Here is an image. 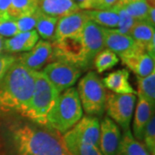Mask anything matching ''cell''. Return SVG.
Segmentation results:
<instances>
[{
  "instance_id": "cell-22",
  "label": "cell",
  "mask_w": 155,
  "mask_h": 155,
  "mask_svg": "<svg viewBox=\"0 0 155 155\" xmlns=\"http://www.w3.org/2000/svg\"><path fill=\"white\" fill-rule=\"evenodd\" d=\"M118 155H151L141 141L133 136L131 130L123 131Z\"/></svg>"
},
{
  "instance_id": "cell-33",
  "label": "cell",
  "mask_w": 155,
  "mask_h": 155,
  "mask_svg": "<svg viewBox=\"0 0 155 155\" xmlns=\"http://www.w3.org/2000/svg\"><path fill=\"white\" fill-rule=\"evenodd\" d=\"M16 60L17 56L11 54H0V82Z\"/></svg>"
},
{
  "instance_id": "cell-6",
  "label": "cell",
  "mask_w": 155,
  "mask_h": 155,
  "mask_svg": "<svg viewBox=\"0 0 155 155\" xmlns=\"http://www.w3.org/2000/svg\"><path fill=\"white\" fill-rule=\"evenodd\" d=\"M53 46V61H64L80 68L82 71L88 69L85 60V52L81 34L67 38L54 41Z\"/></svg>"
},
{
  "instance_id": "cell-9",
  "label": "cell",
  "mask_w": 155,
  "mask_h": 155,
  "mask_svg": "<svg viewBox=\"0 0 155 155\" xmlns=\"http://www.w3.org/2000/svg\"><path fill=\"white\" fill-rule=\"evenodd\" d=\"M81 37L84 47L85 60L91 67L96 55L105 48L104 27L89 20L81 32Z\"/></svg>"
},
{
  "instance_id": "cell-30",
  "label": "cell",
  "mask_w": 155,
  "mask_h": 155,
  "mask_svg": "<svg viewBox=\"0 0 155 155\" xmlns=\"http://www.w3.org/2000/svg\"><path fill=\"white\" fill-rule=\"evenodd\" d=\"M142 141L145 147L151 155H155V116L151 117L145 127Z\"/></svg>"
},
{
  "instance_id": "cell-18",
  "label": "cell",
  "mask_w": 155,
  "mask_h": 155,
  "mask_svg": "<svg viewBox=\"0 0 155 155\" xmlns=\"http://www.w3.org/2000/svg\"><path fill=\"white\" fill-rule=\"evenodd\" d=\"M129 71L123 68L106 75L102 80L105 88L116 94H134L136 91L129 84Z\"/></svg>"
},
{
  "instance_id": "cell-4",
  "label": "cell",
  "mask_w": 155,
  "mask_h": 155,
  "mask_svg": "<svg viewBox=\"0 0 155 155\" xmlns=\"http://www.w3.org/2000/svg\"><path fill=\"white\" fill-rule=\"evenodd\" d=\"M82 116L83 110L77 90L70 87L59 95L47 116V125L62 134L70 130Z\"/></svg>"
},
{
  "instance_id": "cell-25",
  "label": "cell",
  "mask_w": 155,
  "mask_h": 155,
  "mask_svg": "<svg viewBox=\"0 0 155 155\" xmlns=\"http://www.w3.org/2000/svg\"><path fill=\"white\" fill-rule=\"evenodd\" d=\"M137 77V76H136ZM138 97H142L154 109L155 105V71L147 77H137Z\"/></svg>"
},
{
  "instance_id": "cell-8",
  "label": "cell",
  "mask_w": 155,
  "mask_h": 155,
  "mask_svg": "<svg viewBox=\"0 0 155 155\" xmlns=\"http://www.w3.org/2000/svg\"><path fill=\"white\" fill-rule=\"evenodd\" d=\"M41 72L61 94L77 82L82 70L70 63L54 61L48 64Z\"/></svg>"
},
{
  "instance_id": "cell-34",
  "label": "cell",
  "mask_w": 155,
  "mask_h": 155,
  "mask_svg": "<svg viewBox=\"0 0 155 155\" xmlns=\"http://www.w3.org/2000/svg\"><path fill=\"white\" fill-rule=\"evenodd\" d=\"M121 0H95L94 10H110L120 3Z\"/></svg>"
},
{
  "instance_id": "cell-13",
  "label": "cell",
  "mask_w": 155,
  "mask_h": 155,
  "mask_svg": "<svg viewBox=\"0 0 155 155\" xmlns=\"http://www.w3.org/2000/svg\"><path fill=\"white\" fill-rule=\"evenodd\" d=\"M89 21L85 11H78L58 19L54 41L80 35L84 25Z\"/></svg>"
},
{
  "instance_id": "cell-15",
  "label": "cell",
  "mask_w": 155,
  "mask_h": 155,
  "mask_svg": "<svg viewBox=\"0 0 155 155\" xmlns=\"http://www.w3.org/2000/svg\"><path fill=\"white\" fill-rule=\"evenodd\" d=\"M129 35L139 48L146 51L153 58H155V30L153 26L146 21H136Z\"/></svg>"
},
{
  "instance_id": "cell-16",
  "label": "cell",
  "mask_w": 155,
  "mask_h": 155,
  "mask_svg": "<svg viewBox=\"0 0 155 155\" xmlns=\"http://www.w3.org/2000/svg\"><path fill=\"white\" fill-rule=\"evenodd\" d=\"M120 58L122 63L137 77H147L155 71V58L146 51H140Z\"/></svg>"
},
{
  "instance_id": "cell-27",
  "label": "cell",
  "mask_w": 155,
  "mask_h": 155,
  "mask_svg": "<svg viewBox=\"0 0 155 155\" xmlns=\"http://www.w3.org/2000/svg\"><path fill=\"white\" fill-rule=\"evenodd\" d=\"M119 62V59L115 53H113L110 49H103L99 52L93 60L96 71L98 73H103L107 70L116 66Z\"/></svg>"
},
{
  "instance_id": "cell-10",
  "label": "cell",
  "mask_w": 155,
  "mask_h": 155,
  "mask_svg": "<svg viewBox=\"0 0 155 155\" xmlns=\"http://www.w3.org/2000/svg\"><path fill=\"white\" fill-rule=\"evenodd\" d=\"M122 134L119 126L110 117H104L100 122L99 147L103 155H118Z\"/></svg>"
},
{
  "instance_id": "cell-26",
  "label": "cell",
  "mask_w": 155,
  "mask_h": 155,
  "mask_svg": "<svg viewBox=\"0 0 155 155\" xmlns=\"http://www.w3.org/2000/svg\"><path fill=\"white\" fill-rule=\"evenodd\" d=\"M38 0H11L9 15L11 19L30 15L38 10Z\"/></svg>"
},
{
  "instance_id": "cell-24",
  "label": "cell",
  "mask_w": 155,
  "mask_h": 155,
  "mask_svg": "<svg viewBox=\"0 0 155 155\" xmlns=\"http://www.w3.org/2000/svg\"><path fill=\"white\" fill-rule=\"evenodd\" d=\"M58 19L59 18L48 16L41 11L36 26H35L36 32L38 33L40 36H41V38L44 39L45 41L53 42L54 41L56 25H57Z\"/></svg>"
},
{
  "instance_id": "cell-14",
  "label": "cell",
  "mask_w": 155,
  "mask_h": 155,
  "mask_svg": "<svg viewBox=\"0 0 155 155\" xmlns=\"http://www.w3.org/2000/svg\"><path fill=\"white\" fill-rule=\"evenodd\" d=\"M69 131L81 142L98 147L100 134L98 118L84 116Z\"/></svg>"
},
{
  "instance_id": "cell-7",
  "label": "cell",
  "mask_w": 155,
  "mask_h": 155,
  "mask_svg": "<svg viewBox=\"0 0 155 155\" xmlns=\"http://www.w3.org/2000/svg\"><path fill=\"white\" fill-rule=\"evenodd\" d=\"M135 102L136 96L134 94L107 93L105 110L108 117L117 123L123 131L130 129Z\"/></svg>"
},
{
  "instance_id": "cell-20",
  "label": "cell",
  "mask_w": 155,
  "mask_h": 155,
  "mask_svg": "<svg viewBox=\"0 0 155 155\" xmlns=\"http://www.w3.org/2000/svg\"><path fill=\"white\" fill-rule=\"evenodd\" d=\"M153 112L154 109L146 100L139 97L133 122V136L139 141L142 142L145 127L154 115Z\"/></svg>"
},
{
  "instance_id": "cell-23",
  "label": "cell",
  "mask_w": 155,
  "mask_h": 155,
  "mask_svg": "<svg viewBox=\"0 0 155 155\" xmlns=\"http://www.w3.org/2000/svg\"><path fill=\"white\" fill-rule=\"evenodd\" d=\"M85 11L89 20L104 28H115L118 26L119 16L113 8L110 10H88Z\"/></svg>"
},
{
  "instance_id": "cell-31",
  "label": "cell",
  "mask_w": 155,
  "mask_h": 155,
  "mask_svg": "<svg viewBox=\"0 0 155 155\" xmlns=\"http://www.w3.org/2000/svg\"><path fill=\"white\" fill-rule=\"evenodd\" d=\"M40 13H41V11H40V9H38L35 12H34L30 15L17 19L16 22H17V28H18L19 33L33 30L36 26Z\"/></svg>"
},
{
  "instance_id": "cell-12",
  "label": "cell",
  "mask_w": 155,
  "mask_h": 155,
  "mask_svg": "<svg viewBox=\"0 0 155 155\" xmlns=\"http://www.w3.org/2000/svg\"><path fill=\"white\" fill-rule=\"evenodd\" d=\"M104 46L120 57L131 54L136 52L144 51L139 48L133 38L119 32L117 29L104 28Z\"/></svg>"
},
{
  "instance_id": "cell-1",
  "label": "cell",
  "mask_w": 155,
  "mask_h": 155,
  "mask_svg": "<svg viewBox=\"0 0 155 155\" xmlns=\"http://www.w3.org/2000/svg\"><path fill=\"white\" fill-rule=\"evenodd\" d=\"M0 155H71L54 128L21 116L11 119L0 131Z\"/></svg>"
},
{
  "instance_id": "cell-29",
  "label": "cell",
  "mask_w": 155,
  "mask_h": 155,
  "mask_svg": "<svg viewBox=\"0 0 155 155\" xmlns=\"http://www.w3.org/2000/svg\"><path fill=\"white\" fill-rule=\"evenodd\" d=\"M113 9L116 10L118 16H119V22H118V26H117V30L122 34L129 35V33L134 25V23L136 22V20H134L131 16H129L127 13V11H125L122 7V5L119 4L116 5Z\"/></svg>"
},
{
  "instance_id": "cell-28",
  "label": "cell",
  "mask_w": 155,
  "mask_h": 155,
  "mask_svg": "<svg viewBox=\"0 0 155 155\" xmlns=\"http://www.w3.org/2000/svg\"><path fill=\"white\" fill-rule=\"evenodd\" d=\"M127 13L136 21H147L151 6L147 0H138L126 4H119Z\"/></svg>"
},
{
  "instance_id": "cell-38",
  "label": "cell",
  "mask_w": 155,
  "mask_h": 155,
  "mask_svg": "<svg viewBox=\"0 0 155 155\" xmlns=\"http://www.w3.org/2000/svg\"><path fill=\"white\" fill-rule=\"evenodd\" d=\"M134 1H138V0H121L119 4H126V3H129V2H134Z\"/></svg>"
},
{
  "instance_id": "cell-17",
  "label": "cell",
  "mask_w": 155,
  "mask_h": 155,
  "mask_svg": "<svg viewBox=\"0 0 155 155\" xmlns=\"http://www.w3.org/2000/svg\"><path fill=\"white\" fill-rule=\"evenodd\" d=\"M39 41V35L36 30L18 33L16 35L5 39L4 50L8 54L28 52L33 48Z\"/></svg>"
},
{
  "instance_id": "cell-11",
  "label": "cell",
  "mask_w": 155,
  "mask_h": 155,
  "mask_svg": "<svg viewBox=\"0 0 155 155\" xmlns=\"http://www.w3.org/2000/svg\"><path fill=\"white\" fill-rule=\"evenodd\" d=\"M53 46L48 41H38L30 51L17 56V60L33 71H38L52 61Z\"/></svg>"
},
{
  "instance_id": "cell-37",
  "label": "cell",
  "mask_w": 155,
  "mask_h": 155,
  "mask_svg": "<svg viewBox=\"0 0 155 155\" xmlns=\"http://www.w3.org/2000/svg\"><path fill=\"white\" fill-rule=\"evenodd\" d=\"M4 41H5V39L3 36L0 35V54H2V52L4 51Z\"/></svg>"
},
{
  "instance_id": "cell-2",
  "label": "cell",
  "mask_w": 155,
  "mask_h": 155,
  "mask_svg": "<svg viewBox=\"0 0 155 155\" xmlns=\"http://www.w3.org/2000/svg\"><path fill=\"white\" fill-rule=\"evenodd\" d=\"M35 78L36 71L16 60L0 82L1 114H19L33 93Z\"/></svg>"
},
{
  "instance_id": "cell-3",
  "label": "cell",
  "mask_w": 155,
  "mask_h": 155,
  "mask_svg": "<svg viewBox=\"0 0 155 155\" xmlns=\"http://www.w3.org/2000/svg\"><path fill=\"white\" fill-rule=\"evenodd\" d=\"M59 91L48 80L41 72H36L33 93L19 115L31 122L47 125V116L56 99Z\"/></svg>"
},
{
  "instance_id": "cell-5",
  "label": "cell",
  "mask_w": 155,
  "mask_h": 155,
  "mask_svg": "<svg viewBox=\"0 0 155 155\" xmlns=\"http://www.w3.org/2000/svg\"><path fill=\"white\" fill-rule=\"evenodd\" d=\"M78 95L82 110L88 116H102L105 110L107 92L97 72L91 71L78 82Z\"/></svg>"
},
{
  "instance_id": "cell-32",
  "label": "cell",
  "mask_w": 155,
  "mask_h": 155,
  "mask_svg": "<svg viewBox=\"0 0 155 155\" xmlns=\"http://www.w3.org/2000/svg\"><path fill=\"white\" fill-rule=\"evenodd\" d=\"M19 33L17 22L15 19H9L0 22V35L5 37H12Z\"/></svg>"
},
{
  "instance_id": "cell-35",
  "label": "cell",
  "mask_w": 155,
  "mask_h": 155,
  "mask_svg": "<svg viewBox=\"0 0 155 155\" xmlns=\"http://www.w3.org/2000/svg\"><path fill=\"white\" fill-rule=\"evenodd\" d=\"M11 0H0V22L11 19L9 15Z\"/></svg>"
},
{
  "instance_id": "cell-21",
  "label": "cell",
  "mask_w": 155,
  "mask_h": 155,
  "mask_svg": "<svg viewBox=\"0 0 155 155\" xmlns=\"http://www.w3.org/2000/svg\"><path fill=\"white\" fill-rule=\"evenodd\" d=\"M63 134L65 146L71 155H103L98 147L81 142L69 130Z\"/></svg>"
},
{
  "instance_id": "cell-36",
  "label": "cell",
  "mask_w": 155,
  "mask_h": 155,
  "mask_svg": "<svg viewBox=\"0 0 155 155\" xmlns=\"http://www.w3.org/2000/svg\"><path fill=\"white\" fill-rule=\"evenodd\" d=\"M79 10L88 11V10H94L95 0H72Z\"/></svg>"
},
{
  "instance_id": "cell-19",
  "label": "cell",
  "mask_w": 155,
  "mask_h": 155,
  "mask_svg": "<svg viewBox=\"0 0 155 155\" xmlns=\"http://www.w3.org/2000/svg\"><path fill=\"white\" fill-rule=\"evenodd\" d=\"M38 8L42 13L57 18L80 11L72 0H38Z\"/></svg>"
}]
</instances>
